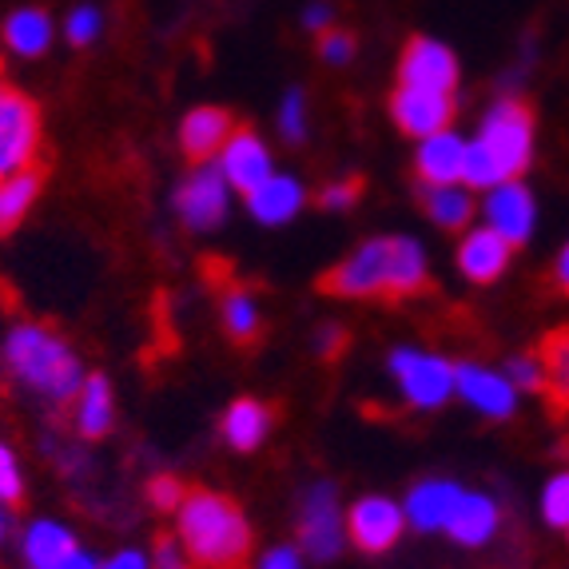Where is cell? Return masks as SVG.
Listing matches in <instances>:
<instances>
[{"label": "cell", "mask_w": 569, "mask_h": 569, "mask_svg": "<svg viewBox=\"0 0 569 569\" xmlns=\"http://www.w3.org/2000/svg\"><path fill=\"white\" fill-rule=\"evenodd\" d=\"M510 259H513V247L493 228H486V223L466 231L455 251V263H458V271H462V279H470V283H478V287L498 283V279L510 271Z\"/></svg>", "instance_id": "15"}, {"label": "cell", "mask_w": 569, "mask_h": 569, "mask_svg": "<svg viewBox=\"0 0 569 569\" xmlns=\"http://www.w3.org/2000/svg\"><path fill=\"white\" fill-rule=\"evenodd\" d=\"M390 120L399 123V132H407L410 140H427V136L450 128V120H455V96L399 84L395 96H390Z\"/></svg>", "instance_id": "14"}, {"label": "cell", "mask_w": 569, "mask_h": 569, "mask_svg": "<svg viewBox=\"0 0 569 569\" xmlns=\"http://www.w3.org/2000/svg\"><path fill=\"white\" fill-rule=\"evenodd\" d=\"M40 171L37 168H24V171H12L0 180V236H12V231L24 223V216L32 211L40 196Z\"/></svg>", "instance_id": "26"}, {"label": "cell", "mask_w": 569, "mask_h": 569, "mask_svg": "<svg viewBox=\"0 0 569 569\" xmlns=\"http://www.w3.org/2000/svg\"><path fill=\"white\" fill-rule=\"evenodd\" d=\"M422 208L435 228L462 231L475 219V191L466 183H435V188H422Z\"/></svg>", "instance_id": "25"}, {"label": "cell", "mask_w": 569, "mask_h": 569, "mask_svg": "<svg viewBox=\"0 0 569 569\" xmlns=\"http://www.w3.org/2000/svg\"><path fill=\"white\" fill-rule=\"evenodd\" d=\"M498 530H502V506H498V498L482 490H466L458 498L455 513H450V541L462 546V550H482V546H490L498 538Z\"/></svg>", "instance_id": "16"}, {"label": "cell", "mask_w": 569, "mask_h": 569, "mask_svg": "<svg viewBox=\"0 0 569 569\" xmlns=\"http://www.w3.org/2000/svg\"><path fill=\"white\" fill-rule=\"evenodd\" d=\"M196 561L188 558L180 538H160L152 550V569H191Z\"/></svg>", "instance_id": "37"}, {"label": "cell", "mask_w": 569, "mask_h": 569, "mask_svg": "<svg viewBox=\"0 0 569 569\" xmlns=\"http://www.w3.org/2000/svg\"><path fill=\"white\" fill-rule=\"evenodd\" d=\"M541 370H546V395L558 410H569V327H558L541 339Z\"/></svg>", "instance_id": "27"}, {"label": "cell", "mask_w": 569, "mask_h": 569, "mask_svg": "<svg viewBox=\"0 0 569 569\" xmlns=\"http://www.w3.org/2000/svg\"><path fill=\"white\" fill-rule=\"evenodd\" d=\"M533 163V112L522 100H498L482 116V132L466 148L462 183L470 191H490L502 180H522Z\"/></svg>", "instance_id": "4"}, {"label": "cell", "mask_w": 569, "mask_h": 569, "mask_svg": "<svg viewBox=\"0 0 569 569\" xmlns=\"http://www.w3.org/2000/svg\"><path fill=\"white\" fill-rule=\"evenodd\" d=\"M171 208L188 231H216L231 211V183L223 180L219 163H196V168L176 183Z\"/></svg>", "instance_id": "7"}, {"label": "cell", "mask_w": 569, "mask_h": 569, "mask_svg": "<svg viewBox=\"0 0 569 569\" xmlns=\"http://www.w3.org/2000/svg\"><path fill=\"white\" fill-rule=\"evenodd\" d=\"M339 342H342V331H339V327H331V331L315 335V351H319V355H331L335 347H339Z\"/></svg>", "instance_id": "43"}, {"label": "cell", "mask_w": 569, "mask_h": 569, "mask_svg": "<svg viewBox=\"0 0 569 569\" xmlns=\"http://www.w3.org/2000/svg\"><path fill=\"white\" fill-rule=\"evenodd\" d=\"M52 37L57 32H52V20H48L44 9H17L4 20V48H9L12 57H44L48 48H52Z\"/></svg>", "instance_id": "24"}, {"label": "cell", "mask_w": 569, "mask_h": 569, "mask_svg": "<svg viewBox=\"0 0 569 569\" xmlns=\"http://www.w3.org/2000/svg\"><path fill=\"white\" fill-rule=\"evenodd\" d=\"M0 362L9 367V375L24 390H32L44 402H64L77 399V390L84 387L88 370L80 355L72 351V342L60 339L57 331H48L44 323H17L4 335L0 347Z\"/></svg>", "instance_id": "3"}, {"label": "cell", "mask_w": 569, "mask_h": 569, "mask_svg": "<svg viewBox=\"0 0 569 569\" xmlns=\"http://www.w3.org/2000/svg\"><path fill=\"white\" fill-rule=\"evenodd\" d=\"M359 191H362L359 180H335V183H327V188L319 191V208H327V211H351L355 203H359Z\"/></svg>", "instance_id": "35"}, {"label": "cell", "mask_w": 569, "mask_h": 569, "mask_svg": "<svg viewBox=\"0 0 569 569\" xmlns=\"http://www.w3.org/2000/svg\"><path fill=\"white\" fill-rule=\"evenodd\" d=\"M219 319H223V331L236 342H251L263 331V311H259V299L243 287H231L219 303Z\"/></svg>", "instance_id": "28"}, {"label": "cell", "mask_w": 569, "mask_h": 569, "mask_svg": "<svg viewBox=\"0 0 569 569\" xmlns=\"http://www.w3.org/2000/svg\"><path fill=\"white\" fill-rule=\"evenodd\" d=\"M482 219L486 228H493L510 247H522L533 236V223H538V203H533V191L522 180H502L493 183L490 191H482Z\"/></svg>", "instance_id": "11"}, {"label": "cell", "mask_w": 569, "mask_h": 569, "mask_svg": "<svg viewBox=\"0 0 569 569\" xmlns=\"http://www.w3.org/2000/svg\"><path fill=\"white\" fill-rule=\"evenodd\" d=\"M100 32H104V12L96 9V4H77V9L68 12V20H64L68 44L88 48L100 40Z\"/></svg>", "instance_id": "29"}, {"label": "cell", "mask_w": 569, "mask_h": 569, "mask_svg": "<svg viewBox=\"0 0 569 569\" xmlns=\"http://www.w3.org/2000/svg\"><path fill=\"white\" fill-rule=\"evenodd\" d=\"M299 550L311 561H335L347 550V506L339 502L335 482H311L299 498Z\"/></svg>", "instance_id": "6"}, {"label": "cell", "mask_w": 569, "mask_h": 569, "mask_svg": "<svg viewBox=\"0 0 569 569\" xmlns=\"http://www.w3.org/2000/svg\"><path fill=\"white\" fill-rule=\"evenodd\" d=\"M40 152V112L29 96L0 84V180L37 163Z\"/></svg>", "instance_id": "8"}, {"label": "cell", "mask_w": 569, "mask_h": 569, "mask_svg": "<svg viewBox=\"0 0 569 569\" xmlns=\"http://www.w3.org/2000/svg\"><path fill=\"white\" fill-rule=\"evenodd\" d=\"M553 283L561 287V291L569 295V243L558 251V259H553Z\"/></svg>", "instance_id": "42"}, {"label": "cell", "mask_w": 569, "mask_h": 569, "mask_svg": "<svg viewBox=\"0 0 569 569\" xmlns=\"http://www.w3.org/2000/svg\"><path fill=\"white\" fill-rule=\"evenodd\" d=\"M538 506H541V518H546V526H553V530H566V526H569V470H561V475H553L550 482H546Z\"/></svg>", "instance_id": "30"}, {"label": "cell", "mask_w": 569, "mask_h": 569, "mask_svg": "<svg viewBox=\"0 0 569 569\" xmlns=\"http://www.w3.org/2000/svg\"><path fill=\"white\" fill-rule=\"evenodd\" d=\"M566 533H569V526H566Z\"/></svg>", "instance_id": "45"}, {"label": "cell", "mask_w": 569, "mask_h": 569, "mask_svg": "<svg viewBox=\"0 0 569 569\" xmlns=\"http://www.w3.org/2000/svg\"><path fill=\"white\" fill-rule=\"evenodd\" d=\"M271 427H276V410L267 407L263 399H236L228 410H223V422H219V435L231 450L239 455H251L271 438Z\"/></svg>", "instance_id": "22"}, {"label": "cell", "mask_w": 569, "mask_h": 569, "mask_svg": "<svg viewBox=\"0 0 569 569\" xmlns=\"http://www.w3.org/2000/svg\"><path fill=\"white\" fill-rule=\"evenodd\" d=\"M462 486L455 478H427L407 493V526H415L418 533H447L450 513H455L458 498H462Z\"/></svg>", "instance_id": "17"}, {"label": "cell", "mask_w": 569, "mask_h": 569, "mask_svg": "<svg viewBox=\"0 0 569 569\" xmlns=\"http://www.w3.org/2000/svg\"><path fill=\"white\" fill-rule=\"evenodd\" d=\"M407 533V510L387 493H362L347 510V538L362 553H390Z\"/></svg>", "instance_id": "9"}, {"label": "cell", "mask_w": 569, "mask_h": 569, "mask_svg": "<svg viewBox=\"0 0 569 569\" xmlns=\"http://www.w3.org/2000/svg\"><path fill=\"white\" fill-rule=\"evenodd\" d=\"M506 379L513 382L518 395H538V390H546V370H541L538 355H510V362H506Z\"/></svg>", "instance_id": "33"}, {"label": "cell", "mask_w": 569, "mask_h": 569, "mask_svg": "<svg viewBox=\"0 0 569 569\" xmlns=\"http://www.w3.org/2000/svg\"><path fill=\"white\" fill-rule=\"evenodd\" d=\"M100 569H152V558L143 550H136V546H120V550L100 561Z\"/></svg>", "instance_id": "39"}, {"label": "cell", "mask_w": 569, "mask_h": 569, "mask_svg": "<svg viewBox=\"0 0 569 569\" xmlns=\"http://www.w3.org/2000/svg\"><path fill=\"white\" fill-rule=\"evenodd\" d=\"M77 546V533L68 530L64 522H57V518H37L20 533V553H24L29 569H57Z\"/></svg>", "instance_id": "23"}, {"label": "cell", "mask_w": 569, "mask_h": 569, "mask_svg": "<svg viewBox=\"0 0 569 569\" xmlns=\"http://www.w3.org/2000/svg\"><path fill=\"white\" fill-rule=\"evenodd\" d=\"M24 470H20V458L9 442H0V506L12 510V506L24 502Z\"/></svg>", "instance_id": "31"}, {"label": "cell", "mask_w": 569, "mask_h": 569, "mask_svg": "<svg viewBox=\"0 0 569 569\" xmlns=\"http://www.w3.org/2000/svg\"><path fill=\"white\" fill-rule=\"evenodd\" d=\"M387 370L410 410L430 415L455 399V362L447 355H435L427 347H399L390 351Z\"/></svg>", "instance_id": "5"}, {"label": "cell", "mask_w": 569, "mask_h": 569, "mask_svg": "<svg viewBox=\"0 0 569 569\" xmlns=\"http://www.w3.org/2000/svg\"><path fill=\"white\" fill-rule=\"evenodd\" d=\"M455 395L490 422H506L518 410V390L506 379V370L482 362H455Z\"/></svg>", "instance_id": "10"}, {"label": "cell", "mask_w": 569, "mask_h": 569, "mask_svg": "<svg viewBox=\"0 0 569 569\" xmlns=\"http://www.w3.org/2000/svg\"><path fill=\"white\" fill-rule=\"evenodd\" d=\"M176 538L196 566L203 569H247L256 533L243 506L219 490H188L176 510Z\"/></svg>", "instance_id": "2"}, {"label": "cell", "mask_w": 569, "mask_h": 569, "mask_svg": "<svg viewBox=\"0 0 569 569\" xmlns=\"http://www.w3.org/2000/svg\"><path fill=\"white\" fill-rule=\"evenodd\" d=\"M57 569H100V558H96V553H88L84 546H77V550L68 553Z\"/></svg>", "instance_id": "41"}, {"label": "cell", "mask_w": 569, "mask_h": 569, "mask_svg": "<svg viewBox=\"0 0 569 569\" xmlns=\"http://www.w3.org/2000/svg\"><path fill=\"white\" fill-rule=\"evenodd\" d=\"M303 203H307V188L295 180V176H283V171L267 176L256 191H247V211H251V219L263 223V228H283V223H291V219L303 211Z\"/></svg>", "instance_id": "20"}, {"label": "cell", "mask_w": 569, "mask_h": 569, "mask_svg": "<svg viewBox=\"0 0 569 569\" xmlns=\"http://www.w3.org/2000/svg\"><path fill=\"white\" fill-rule=\"evenodd\" d=\"M430 259L415 236L362 239L351 256L339 259L323 276V291L339 299H407L427 291Z\"/></svg>", "instance_id": "1"}, {"label": "cell", "mask_w": 569, "mask_h": 569, "mask_svg": "<svg viewBox=\"0 0 569 569\" xmlns=\"http://www.w3.org/2000/svg\"><path fill=\"white\" fill-rule=\"evenodd\" d=\"M466 148H470V140H462V136L450 132V128L427 136V140H418L415 171H418V180H422V188H435V183H462Z\"/></svg>", "instance_id": "19"}, {"label": "cell", "mask_w": 569, "mask_h": 569, "mask_svg": "<svg viewBox=\"0 0 569 569\" xmlns=\"http://www.w3.org/2000/svg\"><path fill=\"white\" fill-rule=\"evenodd\" d=\"M331 20H335V12H331V4H323V0H311V4L303 9L307 32H331Z\"/></svg>", "instance_id": "40"}, {"label": "cell", "mask_w": 569, "mask_h": 569, "mask_svg": "<svg viewBox=\"0 0 569 569\" xmlns=\"http://www.w3.org/2000/svg\"><path fill=\"white\" fill-rule=\"evenodd\" d=\"M183 498H188V486H183L180 478L156 475L152 482H148V502H152L160 513H176V510H180Z\"/></svg>", "instance_id": "34"}, {"label": "cell", "mask_w": 569, "mask_h": 569, "mask_svg": "<svg viewBox=\"0 0 569 569\" xmlns=\"http://www.w3.org/2000/svg\"><path fill=\"white\" fill-rule=\"evenodd\" d=\"M319 57H323L331 68L351 64V57H355V37H351V32H339V29L323 32V40H319Z\"/></svg>", "instance_id": "36"}, {"label": "cell", "mask_w": 569, "mask_h": 569, "mask_svg": "<svg viewBox=\"0 0 569 569\" xmlns=\"http://www.w3.org/2000/svg\"><path fill=\"white\" fill-rule=\"evenodd\" d=\"M231 132H236V120H231L228 108H216V104L191 108L180 120V152L191 163H208L216 160Z\"/></svg>", "instance_id": "18"}, {"label": "cell", "mask_w": 569, "mask_h": 569, "mask_svg": "<svg viewBox=\"0 0 569 569\" xmlns=\"http://www.w3.org/2000/svg\"><path fill=\"white\" fill-rule=\"evenodd\" d=\"M256 569H307V558L299 546H271L259 553Z\"/></svg>", "instance_id": "38"}, {"label": "cell", "mask_w": 569, "mask_h": 569, "mask_svg": "<svg viewBox=\"0 0 569 569\" xmlns=\"http://www.w3.org/2000/svg\"><path fill=\"white\" fill-rule=\"evenodd\" d=\"M399 84L402 88H427V92L455 96L458 88V57L442 40L415 37L399 57Z\"/></svg>", "instance_id": "12"}, {"label": "cell", "mask_w": 569, "mask_h": 569, "mask_svg": "<svg viewBox=\"0 0 569 569\" xmlns=\"http://www.w3.org/2000/svg\"><path fill=\"white\" fill-rule=\"evenodd\" d=\"M4 533H9V513H4V506H0V546H4Z\"/></svg>", "instance_id": "44"}, {"label": "cell", "mask_w": 569, "mask_h": 569, "mask_svg": "<svg viewBox=\"0 0 569 569\" xmlns=\"http://www.w3.org/2000/svg\"><path fill=\"white\" fill-rule=\"evenodd\" d=\"M279 132L287 143H303L307 140V92L303 88H291L279 104Z\"/></svg>", "instance_id": "32"}, {"label": "cell", "mask_w": 569, "mask_h": 569, "mask_svg": "<svg viewBox=\"0 0 569 569\" xmlns=\"http://www.w3.org/2000/svg\"><path fill=\"white\" fill-rule=\"evenodd\" d=\"M72 427L84 442H100L116 427V395L108 375H88L84 387L72 399Z\"/></svg>", "instance_id": "21"}, {"label": "cell", "mask_w": 569, "mask_h": 569, "mask_svg": "<svg viewBox=\"0 0 569 569\" xmlns=\"http://www.w3.org/2000/svg\"><path fill=\"white\" fill-rule=\"evenodd\" d=\"M216 163L223 171V180L231 183V191H243V196L256 191L267 176H276V156L263 143V136L251 132V128H236L228 136V143L219 148Z\"/></svg>", "instance_id": "13"}]
</instances>
